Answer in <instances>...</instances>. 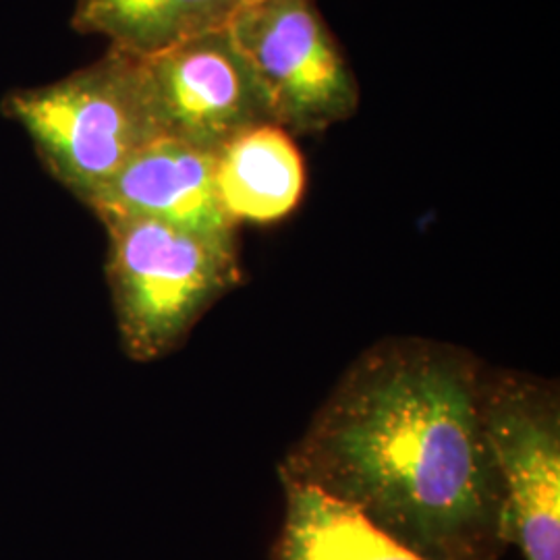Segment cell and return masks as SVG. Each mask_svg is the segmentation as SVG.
Segmentation results:
<instances>
[{"instance_id":"cell-1","label":"cell","mask_w":560,"mask_h":560,"mask_svg":"<svg viewBox=\"0 0 560 560\" xmlns=\"http://www.w3.org/2000/svg\"><path fill=\"white\" fill-rule=\"evenodd\" d=\"M488 370L459 347L390 337L340 376L284 460L425 560H504L506 502L483 423Z\"/></svg>"},{"instance_id":"cell-2","label":"cell","mask_w":560,"mask_h":560,"mask_svg":"<svg viewBox=\"0 0 560 560\" xmlns=\"http://www.w3.org/2000/svg\"><path fill=\"white\" fill-rule=\"evenodd\" d=\"M2 110L20 122L48 171L81 201L148 143L164 138L140 59L113 48L65 80L11 92Z\"/></svg>"},{"instance_id":"cell-3","label":"cell","mask_w":560,"mask_h":560,"mask_svg":"<svg viewBox=\"0 0 560 560\" xmlns=\"http://www.w3.org/2000/svg\"><path fill=\"white\" fill-rule=\"evenodd\" d=\"M108 282L125 351L138 361L175 351L201 316L240 284L237 237L152 219L104 222Z\"/></svg>"},{"instance_id":"cell-4","label":"cell","mask_w":560,"mask_h":560,"mask_svg":"<svg viewBox=\"0 0 560 560\" xmlns=\"http://www.w3.org/2000/svg\"><path fill=\"white\" fill-rule=\"evenodd\" d=\"M226 30L287 133L355 115L360 85L314 0H247Z\"/></svg>"},{"instance_id":"cell-5","label":"cell","mask_w":560,"mask_h":560,"mask_svg":"<svg viewBox=\"0 0 560 560\" xmlns=\"http://www.w3.org/2000/svg\"><path fill=\"white\" fill-rule=\"evenodd\" d=\"M550 382L488 370L483 423L523 560H560V402Z\"/></svg>"},{"instance_id":"cell-6","label":"cell","mask_w":560,"mask_h":560,"mask_svg":"<svg viewBox=\"0 0 560 560\" xmlns=\"http://www.w3.org/2000/svg\"><path fill=\"white\" fill-rule=\"evenodd\" d=\"M140 62L164 138L217 152L243 131L272 122L260 85L226 27Z\"/></svg>"},{"instance_id":"cell-7","label":"cell","mask_w":560,"mask_h":560,"mask_svg":"<svg viewBox=\"0 0 560 560\" xmlns=\"http://www.w3.org/2000/svg\"><path fill=\"white\" fill-rule=\"evenodd\" d=\"M85 203L102 222L152 219L203 235L237 237L214 185V152L159 138L127 162Z\"/></svg>"},{"instance_id":"cell-8","label":"cell","mask_w":560,"mask_h":560,"mask_svg":"<svg viewBox=\"0 0 560 560\" xmlns=\"http://www.w3.org/2000/svg\"><path fill=\"white\" fill-rule=\"evenodd\" d=\"M214 185L235 224L277 222L300 206L305 166L291 133L264 122L214 152Z\"/></svg>"},{"instance_id":"cell-9","label":"cell","mask_w":560,"mask_h":560,"mask_svg":"<svg viewBox=\"0 0 560 560\" xmlns=\"http://www.w3.org/2000/svg\"><path fill=\"white\" fill-rule=\"evenodd\" d=\"M280 483L284 517L270 560H425L358 506L307 483Z\"/></svg>"},{"instance_id":"cell-10","label":"cell","mask_w":560,"mask_h":560,"mask_svg":"<svg viewBox=\"0 0 560 560\" xmlns=\"http://www.w3.org/2000/svg\"><path fill=\"white\" fill-rule=\"evenodd\" d=\"M247 0H78L73 27L148 59L229 25Z\"/></svg>"}]
</instances>
